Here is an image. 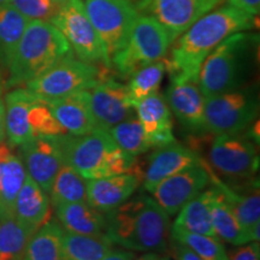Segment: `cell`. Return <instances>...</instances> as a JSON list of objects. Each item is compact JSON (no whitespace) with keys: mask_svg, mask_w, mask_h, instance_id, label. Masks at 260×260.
<instances>
[{"mask_svg":"<svg viewBox=\"0 0 260 260\" xmlns=\"http://www.w3.org/2000/svg\"><path fill=\"white\" fill-rule=\"evenodd\" d=\"M254 18L230 5L198 18L174 41L171 58L167 60L171 79H198L201 64L211 52L230 35L254 27Z\"/></svg>","mask_w":260,"mask_h":260,"instance_id":"cell-1","label":"cell"},{"mask_svg":"<svg viewBox=\"0 0 260 260\" xmlns=\"http://www.w3.org/2000/svg\"><path fill=\"white\" fill-rule=\"evenodd\" d=\"M70 56V44L51 22L29 21L6 68L8 87L28 83Z\"/></svg>","mask_w":260,"mask_h":260,"instance_id":"cell-3","label":"cell"},{"mask_svg":"<svg viewBox=\"0 0 260 260\" xmlns=\"http://www.w3.org/2000/svg\"><path fill=\"white\" fill-rule=\"evenodd\" d=\"M45 103L67 134L84 135L96 129L90 109L89 90H80Z\"/></svg>","mask_w":260,"mask_h":260,"instance_id":"cell-20","label":"cell"},{"mask_svg":"<svg viewBox=\"0 0 260 260\" xmlns=\"http://www.w3.org/2000/svg\"><path fill=\"white\" fill-rule=\"evenodd\" d=\"M259 115V99L251 88L230 90L205 99V123L214 135L241 133Z\"/></svg>","mask_w":260,"mask_h":260,"instance_id":"cell-7","label":"cell"},{"mask_svg":"<svg viewBox=\"0 0 260 260\" xmlns=\"http://www.w3.org/2000/svg\"><path fill=\"white\" fill-rule=\"evenodd\" d=\"M219 260H229V256L225 255V256H223V258H222V259H219Z\"/></svg>","mask_w":260,"mask_h":260,"instance_id":"cell-47","label":"cell"},{"mask_svg":"<svg viewBox=\"0 0 260 260\" xmlns=\"http://www.w3.org/2000/svg\"><path fill=\"white\" fill-rule=\"evenodd\" d=\"M228 5L253 17L258 16L260 11V0H228Z\"/></svg>","mask_w":260,"mask_h":260,"instance_id":"cell-38","label":"cell"},{"mask_svg":"<svg viewBox=\"0 0 260 260\" xmlns=\"http://www.w3.org/2000/svg\"><path fill=\"white\" fill-rule=\"evenodd\" d=\"M86 186L87 180L70 165L63 164L48 194L51 195V205L56 207L64 204L86 201Z\"/></svg>","mask_w":260,"mask_h":260,"instance_id":"cell-31","label":"cell"},{"mask_svg":"<svg viewBox=\"0 0 260 260\" xmlns=\"http://www.w3.org/2000/svg\"><path fill=\"white\" fill-rule=\"evenodd\" d=\"M135 254L129 249L112 248L102 260H134Z\"/></svg>","mask_w":260,"mask_h":260,"instance_id":"cell-40","label":"cell"},{"mask_svg":"<svg viewBox=\"0 0 260 260\" xmlns=\"http://www.w3.org/2000/svg\"><path fill=\"white\" fill-rule=\"evenodd\" d=\"M6 136V128H5V103L0 98V144L4 142Z\"/></svg>","mask_w":260,"mask_h":260,"instance_id":"cell-42","label":"cell"},{"mask_svg":"<svg viewBox=\"0 0 260 260\" xmlns=\"http://www.w3.org/2000/svg\"><path fill=\"white\" fill-rule=\"evenodd\" d=\"M63 234L58 220L51 218L30 237L22 260H61Z\"/></svg>","mask_w":260,"mask_h":260,"instance_id":"cell-29","label":"cell"},{"mask_svg":"<svg viewBox=\"0 0 260 260\" xmlns=\"http://www.w3.org/2000/svg\"><path fill=\"white\" fill-rule=\"evenodd\" d=\"M103 77L105 75L96 65L84 63L70 56L53 65L37 79L29 81L25 86L29 92L42 102H50L80 90H89Z\"/></svg>","mask_w":260,"mask_h":260,"instance_id":"cell-6","label":"cell"},{"mask_svg":"<svg viewBox=\"0 0 260 260\" xmlns=\"http://www.w3.org/2000/svg\"><path fill=\"white\" fill-rule=\"evenodd\" d=\"M39 99L29 90L18 88L5 96V128L9 145L21 146L34 138L29 125V110Z\"/></svg>","mask_w":260,"mask_h":260,"instance_id":"cell-23","label":"cell"},{"mask_svg":"<svg viewBox=\"0 0 260 260\" xmlns=\"http://www.w3.org/2000/svg\"><path fill=\"white\" fill-rule=\"evenodd\" d=\"M10 3V0H0V6H4V5H8Z\"/></svg>","mask_w":260,"mask_h":260,"instance_id":"cell-45","label":"cell"},{"mask_svg":"<svg viewBox=\"0 0 260 260\" xmlns=\"http://www.w3.org/2000/svg\"><path fill=\"white\" fill-rule=\"evenodd\" d=\"M224 0H199V12H200V17L204 16L207 12L212 11L219 6L220 4H223Z\"/></svg>","mask_w":260,"mask_h":260,"instance_id":"cell-41","label":"cell"},{"mask_svg":"<svg viewBox=\"0 0 260 260\" xmlns=\"http://www.w3.org/2000/svg\"><path fill=\"white\" fill-rule=\"evenodd\" d=\"M117 147L130 154L140 155L152 148L141 123L134 116L129 117L109 130Z\"/></svg>","mask_w":260,"mask_h":260,"instance_id":"cell-33","label":"cell"},{"mask_svg":"<svg viewBox=\"0 0 260 260\" xmlns=\"http://www.w3.org/2000/svg\"><path fill=\"white\" fill-rule=\"evenodd\" d=\"M168 73L167 59H160L146 65L130 76L126 84L130 105H134L140 100L145 99L152 94L158 93L165 74Z\"/></svg>","mask_w":260,"mask_h":260,"instance_id":"cell-32","label":"cell"},{"mask_svg":"<svg viewBox=\"0 0 260 260\" xmlns=\"http://www.w3.org/2000/svg\"><path fill=\"white\" fill-rule=\"evenodd\" d=\"M171 228L188 233L216 236L211 218V187L201 191L178 211Z\"/></svg>","mask_w":260,"mask_h":260,"instance_id":"cell-27","label":"cell"},{"mask_svg":"<svg viewBox=\"0 0 260 260\" xmlns=\"http://www.w3.org/2000/svg\"><path fill=\"white\" fill-rule=\"evenodd\" d=\"M134 260H170V256L162 254L161 252H147L139 258H134Z\"/></svg>","mask_w":260,"mask_h":260,"instance_id":"cell-43","label":"cell"},{"mask_svg":"<svg viewBox=\"0 0 260 260\" xmlns=\"http://www.w3.org/2000/svg\"><path fill=\"white\" fill-rule=\"evenodd\" d=\"M105 236L129 251L162 252L167 249L170 222L165 211L147 195L130 198L105 213Z\"/></svg>","mask_w":260,"mask_h":260,"instance_id":"cell-2","label":"cell"},{"mask_svg":"<svg viewBox=\"0 0 260 260\" xmlns=\"http://www.w3.org/2000/svg\"><path fill=\"white\" fill-rule=\"evenodd\" d=\"M51 23L63 34L80 60L111 68L103 42L86 14L82 0L64 2Z\"/></svg>","mask_w":260,"mask_h":260,"instance_id":"cell-8","label":"cell"},{"mask_svg":"<svg viewBox=\"0 0 260 260\" xmlns=\"http://www.w3.org/2000/svg\"><path fill=\"white\" fill-rule=\"evenodd\" d=\"M229 260H260V245L258 241H252L239 246L232 252Z\"/></svg>","mask_w":260,"mask_h":260,"instance_id":"cell-37","label":"cell"},{"mask_svg":"<svg viewBox=\"0 0 260 260\" xmlns=\"http://www.w3.org/2000/svg\"><path fill=\"white\" fill-rule=\"evenodd\" d=\"M170 236L174 241L183 243L204 260H219L226 255L223 241L217 236L188 233L170 228Z\"/></svg>","mask_w":260,"mask_h":260,"instance_id":"cell-34","label":"cell"},{"mask_svg":"<svg viewBox=\"0 0 260 260\" xmlns=\"http://www.w3.org/2000/svg\"><path fill=\"white\" fill-rule=\"evenodd\" d=\"M152 147L176 141L172 113L164 95L155 93L133 105Z\"/></svg>","mask_w":260,"mask_h":260,"instance_id":"cell-19","label":"cell"},{"mask_svg":"<svg viewBox=\"0 0 260 260\" xmlns=\"http://www.w3.org/2000/svg\"><path fill=\"white\" fill-rule=\"evenodd\" d=\"M28 23L29 19L12 5L0 6V61L5 68H8Z\"/></svg>","mask_w":260,"mask_h":260,"instance_id":"cell-30","label":"cell"},{"mask_svg":"<svg viewBox=\"0 0 260 260\" xmlns=\"http://www.w3.org/2000/svg\"><path fill=\"white\" fill-rule=\"evenodd\" d=\"M51 206L48 194L27 175L16 198L14 218L31 232L37 233L51 219Z\"/></svg>","mask_w":260,"mask_h":260,"instance_id":"cell-22","label":"cell"},{"mask_svg":"<svg viewBox=\"0 0 260 260\" xmlns=\"http://www.w3.org/2000/svg\"><path fill=\"white\" fill-rule=\"evenodd\" d=\"M171 247H172V252H174L175 256H176L178 260H204L201 259L197 253L191 251L190 248H188L187 246H184L183 243L174 241V240H172Z\"/></svg>","mask_w":260,"mask_h":260,"instance_id":"cell-39","label":"cell"},{"mask_svg":"<svg viewBox=\"0 0 260 260\" xmlns=\"http://www.w3.org/2000/svg\"><path fill=\"white\" fill-rule=\"evenodd\" d=\"M54 2H57V3H60V4H63L64 2H67V0H54Z\"/></svg>","mask_w":260,"mask_h":260,"instance_id":"cell-46","label":"cell"},{"mask_svg":"<svg viewBox=\"0 0 260 260\" xmlns=\"http://www.w3.org/2000/svg\"><path fill=\"white\" fill-rule=\"evenodd\" d=\"M27 171L21 158L9 144H0V220L14 218L15 201Z\"/></svg>","mask_w":260,"mask_h":260,"instance_id":"cell-21","label":"cell"},{"mask_svg":"<svg viewBox=\"0 0 260 260\" xmlns=\"http://www.w3.org/2000/svg\"><path fill=\"white\" fill-rule=\"evenodd\" d=\"M90 109L96 129L109 132L112 126L133 116L126 84L112 77H103L89 89Z\"/></svg>","mask_w":260,"mask_h":260,"instance_id":"cell-14","label":"cell"},{"mask_svg":"<svg viewBox=\"0 0 260 260\" xmlns=\"http://www.w3.org/2000/svg\"><path fill=\"white\" fill-rule=\"evenodd\" d=\"M125 2L129 3V4L139 12V11H144V10L149 8L152 0H125Z\"/></svg>","mask_w":260,"mask_h":260,"instance_id":"cell-44","label":"cell"},{"mask_svg":"<svg viewBox=\"0 0 260 260\" xmlns=\"http://www.w3.org/2000/svg\"><path fill=\"white\" fill-rule=\"evenodd\" d=\"M83 6L111 63L128 41L139 12L125 0H83Z\"/></svg>","mask_w":260,"mask_h":260,"instance_id":"cell-9","label":"cell"},{"mask_svg":"<svg viewBox=\"0 0 260 260\" xmlns=\"http://www.w3.org/2000/svg\"><path fill=\"white\" fill-rule=\"evenodd\" d=\"M64 162L74 168L84 180L100 177L107 154L117 147L107 130L95 129L84 135H60Z\"/></svg>","mask_w":260,"mask_h":260,"instance_id":"cell-11","label":"cell"},{"mask_svg":"<svg viewBox=\"0 0 260 260\" xmlns=\"http://www.w3.org/2000/svg\"><path fill=\"white\" fill-rule=\"evenodd\" d=\"M171 44L168 31L153 16H139L124 47L111 58V67L130 77L146 65L164 59Z\"/></svg>","mask_w":260,"mask_h":260,"instance_id":"cell-5","label":"cell"},{"mask_svg":"<svg viewBox=\"0 0 260 260\" xmlns=\"http://www.w3.org/2000/svg\"><path fill=\"white\" fill-rule=\"evenodd\" d=\"M149 6L172 42L200 18L199 0H152Z\"/></svg>","mask_w":260,"mask_h":260,"instance_id":"cell-24","label":"cell"},{"mask_svg":"<svg viewBox=\"0 0 260 260\" xmlns=\"http://www.w3.org/2000/svg\"><path fill=\"white\" fill-rule=\"evenodd\" d=\"M171 113L184 128L194 133L207 132L205 123V98L198 79H171L165 95Z\"/></svg>","mask_w":260,"mask_h":260,"instance_id":"cell-15","label":"cell"},{"mask_svg":"<svg viewBox=\"0 0 260 260\" xmlns=\"http://www.w3.org/2000/svg\"><path fill=\"white\" fill-rule=\"evenodd\" d=\"M113 243L102 235H79L64 232L61 260H102L113 248Z\"/></svg>","mask_w":260,"mask_h":260,"instance_id":"cell-28","label":"cell"},{"mask_svg":"<svg viewBox=\"0 0 260 260\" xmlns=\"http://www.w3.org/2000/svg\"><path fill=\"white\" fill-rule=\"evenodd\" d=\"M210 183L209 165L201 159L198 164L161 181L152 191V198L169 217L175 216L184 205L206 189Z\"/></svg>","mask_w":260,"mask_h":260,"instance_id":"cell-12","label":"cell"},{"mask_svg":"<svg viewBox=\"0 0 260 260\" xmlns=\"http://www.w3.org/2000/svg\"><path fill=\"white\" fill-rule=\"evenodd\" d=\"M19 153L28 176L50 194L58 171L65 164L60 135L34 136L19 146Z\"/></svg>","mask_w":260,"mask_h":260,"instance_id":"cell-13","label":"cell"},{"mask_svg":"<svg viewBox=\"0 0 260 260\" xmlns=\"http://www.w3.org/2000/svg\"><path fill=\"white\" fill-rule=\"evenodd\" d=\"M211 218H212L214 235L220 241L228 242L233 246L248 243L230 204L212 184H211Z\"/></svg>","mask_w":260,"mask_h":260,"instance_id":"cell-26","label":"cell"},{"mask_svg":"<svg viewBox=\"0 0 260 260\" xmlns=\"http://www.w3.org/2000/svg\"><path fill=\"white\" fill-rule=\"evenodd\" d=\"M200 161L201 158L197 152L178 144L177 141L157 147L149 155L145 172L142 174L145 190L152 193L165 178Z\"/></svg>","mask_w":260,"mask_h":260,"instance_id":"cell-16","label":"cell"},{"mask_svg":"<svg viewBox=\"0 0 260 260\" xmlns=\"http://www.w3.org/2000/svg\"><path fill=\"white\" fill-rule=\"evenodd\" d=\"M53 209L64 232L79 235H102L105 233V213L94 209L87 201L59 205Z\"/></svg>","mask_w":260,"mask_h":260,"instance_id":"cell-25","label":"cell"},{"mask_svg":"<svg viewBox=\"0 0 260 260\" xmlns=\"http://www.w3.org/2000/svg\"><path fill=\"white\" fill-rule=\"evenodd\" d=\"M9 4L29 21L45 22H52L61 6L54 0H10Z\"/></svg>","mask_w":260,"mask_h":260,"instance_id":"cell-36","label":"cell"},{"mask_svg":"<svg viewBox=\"0 0 260 260\" xmlns=\"http://www.w3.org/2000/svg\"><path fill=\"white\" fill-rule=\"evenodd\" d=\"M29 125L34 136H58L67 134L53 113L48 109L47 104L38 99L29 110Z\"/></svg>","mask_w":260,"mask_h":260,"instance_id":"cell-35","label":"cell"},{"mask_svg":"<svg viewBox=\"0 0 260 260\" xmlns=\"http://www.w3.org/2000/svg\"><path fill=\"white\" fill-rule=\"evenodd\" d=\"M2 82H3V79H2V73H0V88H2Z\"/></svg>","mask_w":260,"mask_h":260,"instance_id":"cell-48","label":"cell"},{"mask_svg":"<svg viewBox=\"0 0 260 260\" xmlns=\"http://www.w3.org/2000/svg\"><path fill=\"white\" fill-rule=\"evenodd\" d=\"M141 183L136 174L87 180L86 201L103 213L112 211L134 195Z\"/></svg>","mask_w":260,"mask_h":260,"instance_id":"cell-17","label":"cell"},{"mask_svg":"<svg viewBox=\"0 0 260 260\" xmlns=\"http://www.w3.org/2000/svg\"><path fill=\"white\" fill-rule=\"evenodd\" d=\"M210 180L214 186L222 193L239 220L247 241H258L260 239V195L259 187H253L251 191L242 193L237 191L234 187H230L226 182L220 180L217 174L209 167Z\"/></svg>","mask_w":260,"mask_h":260,"instance_id":"cell-18","label":"cell"},{"mask_svg":"<svg viewBox=\"0 0 260 260\" xmlns=\"http://www.w3.org/2000/svg\"><path fill=\"white\" fill-rule=\"evenodd\" d=\"M209 155L211 169L233 180H248L259 169L258 144L246 130L216 135Z\"/></svg>","mask_w":260,"mask_h":260,"instance_id":"cell-10","label":"cell"},{"mask_svg":"<svg viewBox=\"0 0 260 260\" xmlns=\"http://www.w3.org/2000/svg\"><path fill=\"white\" fill-rule=\"evenodd\" d=\"M255 39L245 31L235 32L207 56L198 75L205 99L243 88L255 57Z\"/></svg>","mask_w":260,"mask_h":260,"instance_id":"cell-4","label":"cell"}]
</instances>
